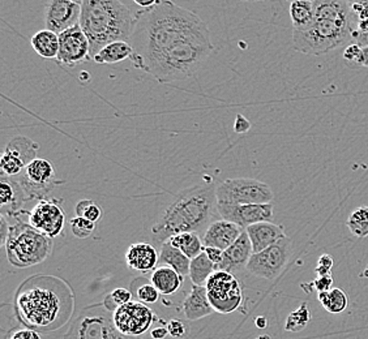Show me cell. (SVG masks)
Instances as JSON below:
<instances>
[{
    "label": "cell",
    "instance_id": "1",
    "mask_svg": "<svg viewBox=\"0 0 368 339\" xmlns=\"http://www.w3.org/2000/svg\"><path fill=\"white\" fill-rule=\"evenodd\" d=\"M130 44L135 68L162 84L195 75L213 51L207 24L171 0L138 11Z\"/></svg>",
    "mask_w": 368,
    "mask_h": 339
},
{
    "label": "cell",
    "instance_id": "2",
    "mask_svg": "<svg viewBox=\"0 0 368 339\" xmlns=\"http://www.w3.org/2000/svg\"><path fill=\"white\" fill-rule=\"evenodd\" d=\"M15 313L28 329L48 333L67 324L75 309L68 283L54 275H33L15 295Z\"/></svg>",
    "mask_w": 368,
    "mask_h": 339
},
{
    "label": "cell",
    "instance_id": "3",
    "mask_svg": "<svg viewBox=\"0 0 368 339\" xmlns=\"http://www.w3.org/2000/svg\"><path fill=\"white\" fill-rule=\"evenodd\" d=\"M215 189L213 183H205L180 191L150 228L153 244L162 246L171 236L183 233L204 234L220 216Z\"/></svg>",
    "mask_w": 368,
    "mask_h": 339
},
{
    "label": "cell",
    "instance_id": "4",
    "mask_svg": "<svg viewBox=\"0 0 368 339\" xmlns=\"http://www.w3.org/2000/svg\"><path fill=\"white\" fill-rule=\"evenodd\" d=\"M315 19L310 26L292 31V45L300 53L322 55L353 42L357 21L347 3L315 0Z\"/></svg>",
    "mask_w": 368,
    "mask_h": 339
},
{
    "label": "cell",
    "instance_id": "5",
    "mask_svg": "<svg viewBox=\"0 0 368 339\" xmlns=\"http://www.w3.org/2000/svg\"><path fill=\"white\" fill-rule=\"evenodd\" d=\"M136 25V15L121 0H84L80 26L91 42L93 56L116 41L130 42Z\"/></svg>",
    "mask_w": 368,
    "mask_h": 339
},
{
    "label": "cell",
    "instance_id": "6",
    "mask_svg": "<svg viewBox=\"0 0 368 339\" xmlns=\"http://www.w3.org/2000/svg\"><path fill=\"white\" fill-rule=\"evenodd\" d=\"M7 243L4 246L8 261L16 268H31L42 264L53 252V239L29 223L12 217ZM11 223V222H9Z\"/></svg>",
    "mask_w": 368,
    "mask_h": 339
},
{
    "label": "cell",
    "instance_id": "7",
    "mask_svg": "<svg viewBox=\"0 0 368 339\" xmlns=\"http://www.w3.org/2000/svg\"><path fill=\"white\" fill-rule=\"evenodd\" d=\"M63 339H131L116 330L108 309L103 304L88 307L77 317Z\"/></svg>",
    "mask_w": 368,
    "mask_h": 339
},
{
    "label": "cell",
    "instance_id": "8",
    "mask_svg": "<svg viewBox=\"0 0 368 339\" xmlns=\"http://www.w3.org/2000/svg\"><path fill=\"white\" fill-rule=\"evenodd\" d=\"M217 203L228 205L270 203L273 192L268 184L250 178L226 179L215 189Z\"/></svg>",
    "mask_w": 368,
    "mask_h": 339
},
{
    "label": "cell",
    "instance_id": "9",
    "mask_svg": "<svg viewBox=\"0 0 368 339\" xmlns=\"http://www.w3.org/2000/svg\"><path fill=\"white\" fill-rule=\"evenodd\" d=\"M14 178L16 183L23 189L26 201L47 198L50 192L61 184L63 181L56 179L55 167L48 159L36 158L25 167L23 173Z\"/></svg>",
    "mask_w": 368,
    "mask_h": 339
},
{
    "label": "cell",
    "instance_id": "10",
    "mask_svg": "<svg viewBox=\"0 0 368 339\" xmlns=\"http://www.w3.org/2000/svg\"><path fill=\"white\" fill-rule=\"evenodd\" d=\"M208 298L215 312L228 315L242 305L243 302V286L232 273L215 270L208 279Z\"/></svg>",
    "mask_w": 368,
    "mask_h": 339
},
{
    "label": "cell",
    "instance_id": "11",
    "mask_svg": "<svg viewBox=\"0 0 368 339\" xmlns=\"http://www.w3.org/2000/svg\"><path fill=\"white\" fill-rule=\"evenodd\" d=\"M292 256V239L285 238L275 246L253 253L245 270L259 278L275 280L281 275Z\"/></svg>",
    "mask_w": 368,
    "mask_h": 339
},
{
    "label": "cell",
    "instance_id": "12",
    "mask_svg": "<svg viewBox=\"0 0 368 339\" xmlns=\"http://www.w3.org/2000/svg\"><path fill=\"white\" fill-rule=\"evenodd\" d=\"M153 310L141 302L124 304L113 312V323L116 330L126 337H138L149 330L154 323Z\"/></svg>",
    "mask_w": 368,
    "mask_h": 339
},
{
    "label": "cell",
    "instance_id": "13",
    "mask_svg": "<svg viewBox=\"0 0 368 339\" xmlns=\"http://www.w3.org/2000/svg\"><path fill=\"white\" fill-rule=\"evenodd\" d=\"M61 200L42 198L28 211V223L48 238H56L63 233L66 225V213Z\"/></svg>",
    "mask_w": 368,
    "mask_h": 339
},
{
    "label": "cell",
    "instance_id": "14",
    "mask_svg": "<svg viewBox=\"0 0 368 339\" xmlns=\"http://www.w3.org/2000/svg\"><path fill=\"white\" fill-rule=\"evenodd\" d=\"M59 41H61V47H59L56 61L61 66L75 67L80 63L92 59L91 42L84 31L81 29L80 24L68 31L61 33Z\"/></svg>",
    "mask_w": 368,
    "mask_h": 339
},
{
    "label": "cell",
    "instance_id": "15",
    "mask_svg": "<svg viewBox=\"0 0 368 339\" xmlns=\"http://www.w3.org/2000/svg\"><path fill=\"white\" fill-rule=\"evenodd\" d=\"M218 214L221 218L247 228L255 223L272 222L273 203H248V205L218 203Z\"/></svg>",
    "mask_w": 368,
    "mask_h": 339
},
{
    "label": "cell",
    "instance_id": "16",
    "mask_svg": "<svg viewBox=\"0 0 368 339\" xmlns=\"http://www.w3.org/2000/svg\"><path fill=\"white\" fill-rule=\"evenodd\" d=\"M81 6L72 0H50L45 9L46 29L61 34L80 24Z\"/></svg>",
    "mask_w": 368,
    "mask_h": 339
},
{
    "label": "cell",
    "instance_id": "17",
    "mask_svg": "<svg viewBox=\"0 0 368 339\" xmlns=\"http://www.w3.org/2000/svg\"><path fill=\"white\" fill-rule=\"evenodd\" d=\"M245 228L238 226L226 219H215L208 226L205 233L203 234L204 247H215V248L226 251L238 241L239 236L243 234Z\"/></svg>",
    "mask_w": 368,
    "mask_h": 339
},
{
    "label": "cell",
    "instance_id": "18",
    "mask_svg": "<svg viewBox=\"0 0 368 339\" xmlns=\"http://www.w3.org/2000/svg\"><path fill=\"white\" fill-rule=\"evenodd\" d=\"M253 255L252 244L248 238L247 231L239 236L230 248L226 249L223 253V263L215 266V270L229 271V273H238L247 268L250 258Z\"/></svg>",
    "mask_w": 368,
    "mask_h": 339
},
{
    "label": "cell",
    "instance_id": "19",
    "mask_svg": "<svg viewBox=\"0 0 368 339\" xmlns=\"http://www.w3.org/2000/svg\"><path fill=\"white\" fill-rule=\"evenodd\" d=\"M252 244L253 253L261 252L286 238L284 227L273 222H260L245 228Z\"/></svg>",
    "mask_w": 368,
    "mask_h": 339
},
{
    "label": "cell",
    "instance_id": "20",
    "mask_svg": "<svg viewBox=\"0 0 368 339\" xmlns=\"http://www.w3.org/2000/svg\"><path fill=\"white\" fill-rule=\"evenodd\" d=\"M160 261V253L153 244L149 243H135L131 244L126 252V263L131 270H154Z\"/></svg>",
    "mask_w": 368,
    "mask_h": 339
},
{
    "label": "cell",
    "instance_id": "21",
    "mask_svg": "<svg viewBox=\"0 0 368 339\" xmlns=\"http://www.w3.org/2000/svg\"><path fill=\"white\" fill-rule=\"evenodd\" d=\"M184 316L190 321H198L215 312L208 298L207 287L192 286L190 294L185 296L183 305Z\"/></svg>",
    "mask_w": 368,
    "mask_h": 339
},
{
    "label": "cell",
    "instance_id": "22",
    "mask_svg": "<svg viewBox=\"0 0 368 339\" xmlns=\"http://www.w3.org/2000/svg\"><path fill=\"white\" fill-rule=\"evenodd\" d=\"M183 275H180L177 270L166 265H160L154 269L150 275V283L153 285L161 295L175 294L178 290L183 285Z\"/></svg>",
    "mask_w": 368,
    "mask_h": 339
},
{
    "label": "cell",
    "instance_id": "23",
    "mask_svg": "<svg viewBox=\"0 0 368 339\" xmlns=\"http://www.w3.org/2000/svg\"><path fill=\"white\" fill-rule=\"evenodd\" d=\"M31 45L33 50L39 54L41 58L48 59V61H51V59L56 61L58 54H59V47H61L59 34L48 31V29L37 31L31 37Z\"/></svg>",
    "mask_w": 368,
    "mask_h": 339
},
{
    "label": "cell",
    "instance_id": "24",
    "mask_svg": "<svg viewBox=\"0 0 368 339\" xmlns=\"http://www.w3.org/2000/svg\"><path fill=\"white\" fill-rule=\"evenodd\" d=\"M133 49L127 41H116L105 46L102 50L93 56V61L98 64H116L132 58Z\"/></svg>",
    "mask_w": 368,
    "mask_h": 339
},
{
    "label": "cell",
    "instance_id": "25",
    "mask_svg": "<svg viewBox=\"0 0 368 339\" xmlns=\"http://www.w3.org/2000/svg\"><path fill=\"white\" fill-rule=\"evenodd\" d=\"M158 265L170 266L174 270H177L180 275L187 277V275H190L191 260L185 256L183 252H180L179 249L173 247L169 241H166V243L162 244L161 249H160Z\"/></svg>",
    "mask_w": 368,
    "mask_h": 339
},
{
    "label": "cell",
    "instance_id": "26",
    "mask_svg": "<svg viewBox=\"0 0 368 339\" xmlns=\"http://www.w3.org/2000/svg\"><path fill=\"white\" fill-rule=\"evenodd\" d=\"M292 31H302L310 26L315 19V4L311 0H295L290 3Z\"/></svg>",
    "mask_w": 368,
    "mask_h": 339
},
{
    "label": "cell",
    "instance_id": "27",
    "mask_svg": "<svg viewBox=\"0 0 368 339\" xmlns=\"http://www.w3.org/2000/svg\"><path fill=\"white\" fill-rule=\"evenodd\" d=\"M168 241L173 247L183 252L190 260H193L195 257L199 256L205 248L203 244V239L200 238L198 233H183V234L174 235Z\"/></svg>",
    "mask_w": 368,
    "mask_h": 339
},
{
    "label": "cell",
    "instance_id": "28",
    "mask_svg": "<svg viewBox=\"0 0 368 339\" xmlns=\"http://www.w3.org/2000/svg\"><path fill=\"white\" fill-rule=\"evenodd\" d=\"M4 151H11L28 166L33 159L39 158V145L25 136H16L9 140Z\"/></svg>",
    "mask_w": 368,
    "mask_h": 339
},
{
    "label": "cell",
    "instance_id": "29",
    "mask_svg": "<svg viewBox=\"0 0 368 339\" xmlns=\"http://www.w3.org/2000/svg\"><path fill=\"white\" fill-rule=\"evenodd\" d=\"M215 265L209 260L205 252L191 260L190 266V278L195 286H205L208 279L213 275Z\"/></svg>",
    "mask_w": 368,
    "mask_h": 339
},
{
    "label": "cell",
    "instance_id": "30",
    "mask_svg": "<svg viewBox=\"0 0 368 339\" xmlns=\"http://www.w3.org/2000/svg\"><path fill=\"white\" fill-rule=\"evenodd\" d=\"M319 300L322 304L324 309L329 313H342L349 307V298L347 295L338 287L332 288L327 293L319 294Z\"/></svg>",
    "mask_w": 368,
    "mask_h": 339
},
{
    "label": "cell",
    "instance_id": "31",
    "mask_svg": "<svg viewBox=\"0 0 368 339\" xmlns=\"http://www.w3.org/2000/svg\"><path fill=\"white\" fill-rule=\"evenodd\" d=\"M311 320V312L307 303H302L300 308L292 310L285 321V330L290 333H300L306 329L307 325Z\"/></svg>",
    "mask_w": 368,
    "mask_h": 339
},
{
    "label": "cell",
    "instance_id": "32",
    "mask_svg": "<svg viewBox=\"0 0 368 339\" xmlns=\"http://www.w3.org/2000/svg\"><path fill=\"white\" fill-rule=\"evenodd\" d=\"M346 226L357 238L368 236V206L355 209L346 221Z\"/></svg>",
    "mask_w": 368,
    "mask_h": 339
},
{
    "label": "cell",
    "instance_id": "33",
    "mask_svg": "<svg viewBox=\"0 0 368 339\" xmlns=\"http://www.w3.org/2000/svg\"><path fill=\"white\" fill-rule=\"evenodd\" d=\"M132 298V293L130 290L124 288V287H118L116 290H113L110 294L105 298L103 305L108 309V310H116V308L122 307L124 304L131 302Z\"/></svg>",
    "mask_w": 368,
    "mask_h": 339
},
{
    "label": "cell",
    "instance_id": "34",
    "mask_svg": "<svg viewBox=\"0 0 368 339\" xmlns=\"http://www.w3.org/2000/svg\"><path fill=\"white\" fill-rule=\"evenodd\" d=\"M69 225H71L72 234L73 236H76L77 239L91 238L96 230V223L89 219L83 218V217L71 219Z\"/></svg>",
    "mask_w": 368,
    "mask_h": 339
},
{
    "label": "cell",
    "instance_id": "35",
    "mask_svg": "<svg viewBox=\"0 0 368 339\" xmlns=\"http://www.w3.org/2000/svg\"><path fill=\"white\" fill-rule=\"evenodd\" d=\"M77 217L89 219L97 223L102 217V211L97 203L92 200H81L76 205Z\"/></svg>",
    "mask_w": 368,
    "mask_h": 339
},
{
    "label": "cell",
    "instance_id": "36",
    "mask_svg": "<svg viewBox=\"0 0 368 339\" xmlns=\"http://www.w3.org/2000/svg\"><path fill=\"white\" fill-rule=\"evenodd\" d=\"M136 298H138V302L144 303V304H154V303L158 302L160 293L152 283H144L138 287Z\"/></svg>",
    "mask_w": 368,
    "mask_h": 339
},
{
    "label": "cell",
    "instance_id": "37",
    "mask_svg": "<svg viewBox=\"0 0 368 339\" xmlns=\"http://www.w3.org/2000/svg\"><path fill=\"white\" fill-rule=\"evenodd\" d=\"M168 332H169L170 337L180 339L184 338L190 333V328L182 320L171 318L168 323Z\"/></svg>",
    "mask_w": 368,
    "mask_h": 339
},
{
    "label": "cell",
    "instance_id": "38",
    "mask_svg": "<svg viewBox=\"0 0 368 339\" xmlns=\"http://www.w3.org/2000/svg\"><path fill=\"white\" fill-rule=\"evenodd\" d=\"M349 6L353 12L357 25L362 21H368V0H355Z\"/></svg>",
    "mask_w": 368,
    "mask_h": 339
},
{
    "label": "cell",
    "instance_id": "39",
    "mask_svg": "<svg viewBox=\"0 0 368 339\" xmlns=\"http://www.w3.org/2000/svg\"><path fill=\"white\" fill-rule=\"evenodd\" d=\"M332 269H333V258L328 253H324L317 261V265L315 268V274L317 277L329 275L332 274Z\"/></svg>",
    "mask_w": 368,
    "mask_h": 339
},
{
    "label": "cell",
    "instance_id": "40",
    "mask_svg": "<svg viewBox=\"0 0 368 339\" xmlns=\"http://www.w3.org/2000/svg\"><path fill=\"white\" fill-rule=\"evenodd\" d=\"M311 286H312L315 291H317V294L327 293V291L332 290L333 277H332V274H329V275H320V277L315 279L314 282L311 283Z\"/></svg>",
    "mask_w": 368,
    "mask_h": 339
},
{
    "label": "cell",
    "instance_id": "41",
    "mask_svg": "<svg viewBox=\"0 0 368 339\" xmlns=\"http://www.w3.org/2000/svg\"><path fill=\"white\" fill-rule=\"evenodd\" d=\"M6 339H42L39 332L33 329H16L9 332Z\"/></svg>",
    "mask_w": 368,
    "mask_h": 339
},
{
    "label": "cell",
    "instance_id": "42",
    "mask_svg": "<svg viewBox=\"0 0 368 339\" xmlns=\"http://www.w3.org/2000/svg\"><path fill=\"white\" fill-rule=\"evenodd\" d=\"M361 45H358V44H355V42H352L350 45L346 46V49L344 50V59L350 61V63H355L358 55L361 53Z\"/></svg>",
    "mask_w": 368,
    "mask_h": 339
},
{
    "label": "cell",
    "instance_id": "43",
    "mask_svg": "<svg viewBox=\"0 0 368 339\" xmlns=\"http://www.w3.org/2000/svg\"><path fill=\"white\" fill-rule=\"evenodd\" d=\"M204 252L207 253L209 260H210L215 266L223 263V253H225V251H223V249L215 248V247H205Z\"/></svg>",
    "mask_w": 368,
    "mask_h": 339
},
{
    "label": "cell",
    "instance_id": "44",
    "mask_svg": "<svg viewBox=\"0 0 368 339\" xmlns=\"http://www.w3.org/2000/svg\"><path fill=\"white\" fill-rule=\"evenodd\" d=\"M9 228H11V223L8 222L7 217L1 214V217H0V244H1L3 247H4L6 243H7Z\"/></svg>",
    "mask_w": 368,
    "mask_h": 339
},
{
    "label": "cell",
    "instance_id": "45",
    "mask_svg": "<svg viewBox=\"0 0 368 339\" xmlns=\"http://www.w3.org/2000/svg\"><path fill=\"white\" fill-rule=\"evenodd\" d=\"M235 132L238 133H245L251 128V123L245 119L243 115H237V121H235Z\"/></svg>",
    "mask_w": 368,
    "mask_h": 339
},
{
    "label": "cell",
    "instance_id": "46",
    "mask_svg": "<svg viewBox=\"0 0 368 339\" xmlns=\"http://www.w3.org/2000/svg\"><path fill=\"white\" fill-rule=\"evenodd\" d=\"M354 64L359 67L368 68V45L362 46L361 53L358 55Z\"/></svg>",
    "mask_w": 368,
    "mask_h": 339
},
{
    "label": "cell",
    "instance_id": "47",
    "mask_svg": "<svg viewBox=\"0 0 368 339\" xmlns=\"http://www.w3.org/2000/svg\"><path fill=\"white\" fill-rule=\"evenodd\" d=\"M168 328H154L152 333H150V335H152V338L153 339H165L168 337Z\"/></svg>",
    "mask_w": 368,
    "mask_h": 339
},
{
    "label": "cell",
    "instance_id": "48",
    "mask_svg": "<svg viewBox=\"0 0 368 339\" xmlns=\"http://www.w3.org/2000/svg\"><path fill=\"white\" fill-rule=\"evenodd\" d=\"M353 42L358 45H368V31L364 33H354Z\"/></svg>",
    "mask_w": 368,
    "mask_h": 339
},
{
    "label": "cell",
    "instance_id": "49",
    "mask_svg": "<svg viewBox=\"0 0 368 339\" xmlns=\"http://www.w3.org/2000/svg\"><path fill=\"white\" fill-rule=\"evenodd\" d=\"M138 7L146 9V8H152L157 6L160 3V0H133Z\"/></svg>",
    "mask_w": 368,
    "mask_h": 339
},
{
    "label": "cell",
    "instance_id": "50",
    "mask_svg": "<svg viewBox=\"0 0 368 339\" xmlns=\"http://www.w3.org/2000/svg\"><path fill=\"white\" fill-rule=\"evenodd\" d=\"M255 324H256V326H257L259 329H265V328H267V325H268V321H267V318H265V317L260 316L256 318Z\"/></svg>",
    "mask_w": 368,
    "mask_h": 339
},
{
    "label": "cell",
    "instance_id": "51",
    "mask_svg": "<svg viewBox=\"0 0 368 339\" xmlns=\"http://www.w3.org/2000/svg\"><path fill=\"white\" fill-rule=\"evenodd\" d=\"M72 1H75V3L80 4V6H83V3H84V0H72Z\"/></svg>",
    "mask_w": 368,
    "mask_h": 339
},
{
    "label": "cell",
    "instance_id": "52",
    "mask_svg": "<svg viewBox=\"0 0 368 339\" xmlns=\"http://www.w3.org/2000/svg\"><path fill=\"white\" fill-rule=\"evenodd\" d=\"M341 1H344V3H347V4H352V3H354L355 0H341Z\"/></svg>",
    "mask_w": 368,
    "mask_h": 339
},
{
    "label": "cell",
    "instance_id": "53",
    "mask_svg": "<svg viewBox=\"0 0 368 339\" xmlns=\"http://www.w3.org/2000/svg\"><path fill=\"white\" fill-rule=\"evenodd\" d=\"M256 339H270V337H269V335H261V337H259V338Z\"/></svg>",
    "mask_w": 368,
    "mask_h": 339
},
{
    "label": "cell",
    "instance_id": "54",
    "mask_svg": "<svg viewBox=\"0 0 368 339\" xmlns=\"http://www.w3.org/2000/svg\"><path fill=\"white\" fill-rule=\"evenodd\" d=\"M242 1H251V3H253V1H265V0H242Z\"/></svg>",
    "mask_w": 368,
    "mask_h": 339
},
{
    "label": "cell",
    "instance_id": "55",
    "mask_svg": "<svg viewBox=\"0 0 368 339\" xmlns=\"http://www.w3.org/2000/svg\"><path fill=\"white\" fill-rule=\"evenodd\" d=\"M289 1H290V3H292V1H295V0H289ZM311 1H315V0H311Z\"/></svg>",
    "mask_w": 368,
    "mask_h": 339
}]
</instances>
